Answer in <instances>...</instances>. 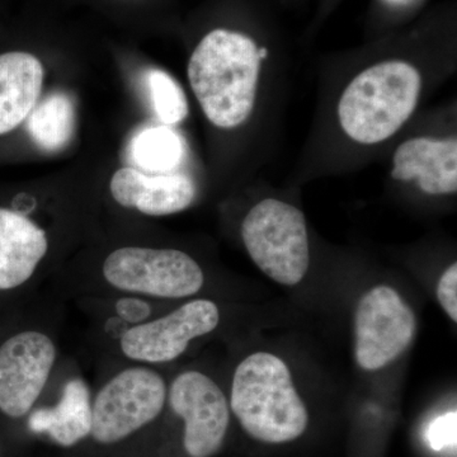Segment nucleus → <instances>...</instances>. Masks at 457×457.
<instances>
[{"mask_svg": "<svg viewBox=\"0 0 457 457\" xmlns=\"http://www.w3.org/2000/svg\"><path fill=\"white\" fill-rule=\"evenodd\" d=\"M49 251L44 228L26 213L0 207V293L31 285Z\"/></svg>", "mask_w": 457, "mask_h": 457, "instance_id": "nucleus-13", "label": "nucleus"}, {"mask_svg": "<svg viewBox=\"0 0 457 457\" xmlns=\"http://www.w3.org/2000/svg\"><path fill=\"white\" fill-rule=\"evenodd\" d=\"M110 189L120 206L147 216L185 212L197 195L196 185L188 174H146L131 167L121 168L113 174Z\"/></svg>", "mask_w": 457, "mask_h": 457, "instance_id": "nucleus-12", "label": "nucleus"}, {"mask_svg": "<svg viewBox=\"0 0 457 457\" xmlns=\"http://www.w3.org/2000/svg\"><path fill=\"white\" fill-rule=\"evenodd\" d=\"M167 404L185 422L183 447L189 457H212L221 449L230 407L213 378L197 370L180 372L168 384Z\"/></svg>", "mask_w": 457, "mask_h": 457, "instance_id": "nucleus-10", "label": "nucleus"}, {"mask_svg": "<svg viewBox=\"0 0 457 457\" xmlns=\"http://www.w3.org/2000/svg\"><path fill=\"white\" fill-rule=\"evenodd\" d=\"M457 414L456 411L436 418L427 431V441L435 451L456 446Z\"/></svg>", "mask_w": 457, "mask_h": 457, "instance_id": "nucleus-20", "label": "nucleus"}, {"mask_svg": "<svg viewBox=\"0 0 457 457\" xmlns=\"http://www.w3.org/2000/svg\"><path fill=\"white\" fill-rule=\"evenodd\" d=\"M59 389L55 404L33 409L29 428L49 436L59 446L73 447L88 438L92 429V390L82 376L74 374Z\"/></svg>", "mask_w": 457, "mask_h": 457, "instance_id": "nucleus-14", "label": "nucleus"}, {"mask_svg": "<svg viewBox=\"0 0 457 457\" xmlns=\"http://www.w3.org/2000/svg\"><path fill=\"white\" fill-rule=\"evenodd\" d=\"M59 360L57 335L50 321L9 336L0 345V413L12 420L29 416L49 389Z\"/></svg>", "mask_w": 457, "mask_h": 457, "instance_id": "nucleus-7", "label": "nucleus"}, {"mask_svg": "<svg viewBox=\"0 0 457 457\" xmlns=\"http://www.w3.org/2000/svg\"><path fill=\"white\" fill-rule=\"evenodd\" d=\"M392 179L416 183L429 196H451L457 191V140L414 137L394 152Z\"/></svg>", "mask_w": 457, "mask_h": 457, "instance_id": "nucleus-11", "label": "nucleus"}, {"mask_svg": "<svg viewBox=\"0 0 457 457\" xmlns=\"http://www.w3.org/2000/svg\"><path fill=\"white\" fill-rule=\"evenodd\" d=\"M204 272L186 252L171 248L128 245L106 255L99 270V284L87 293L143 300H180L203 290Z\"/></svg>", "mask_w": 457, "mask_h": 457, "instance_id": "nucleus-4", "label": "nucleus"}, {"mask_svg": "<svg viewBox=\"0 0 457 457\" xmlns=\"http://www.w3.org/2000/svg\"><path fill=\"white\" fill-rule=\"evenodd\" d=\"M147 87L156 117L165 126L177 125L188 116V104L182 87L159 69L147 73Z\"/></svg>", "mask_w": 457, "mask_h": 457, "instance_id": "nucleus-18", "label": "nucleus"}, {"mask_svg": "<svg viewBox=\"0 0 457 457\" xmlns=\"http://www.w3.org/2000/svg\"><path fill=\"white\" fill-rule=\"evenodd\" d=\"M354 333L360 368L378 371L407 350L416 333V318L394 288L376 286L360 300Z\"/></svg>", "mask_w": 457, "mask_h": 457, "instance_id": "nucleus-9", "label": "nucleus"}, {"mask_svg": "<svg viewBox=\"0 0 457 457\" xmlns=\"http://www.w3.org/2000/svg\"><path fill=\"white\" fill-rule=\"evenodd\" d=\"M249 257L273 281L300 284L311 264L305 216L294 204L266 198L255 204L242 222Z\"/></svg>", "mask_w": 457, "mask_h": 457, "instance_id": "nucleus-6", "label": "nucleus"}, {"mask_svg": "<svg viewBox=\"0 0 457 457\" xmlns=\"http://www.w3.org/2000/svg\"><path fill=\"white\" fill-rule=\"evenodd\" d=\"M269 56V46L248 29L215 27L204 33L189 57L187 75L212 125L230 130L251 117Z\"/></svg>", "mask_w": 457, "mask_h": 457, "instance_id": "nucleus-1", "label": "nucleus"}, {"mask_svg": "<svg viewBox=\"0 0 457 457\" xmlns=\"http://www.w3.org/2000/svg\"><path fill=\"white\" fill-rule=\"evenodd\" d=\"M168 383L153 366L125 362L92 394L89 437L113 446L155 422L167 405Z\"/></svg>", "mask_w": 457, "mask_h": 457, "instance_id": "nucleus-5", "label": "nucleus"}, {"mask_svg": "<svg viewBox=\"0 0 457 457\" xmlns=\"http://www.w3.org/2000/svg\"><path fill=\"white\" fill-rule=\"evenodd\" d=\"M135 163L149 171L173 173L186 155L185 141L170 126H156L140 131L131 145Z\"/></svg>", "mask_w": 457, "mask_h": 457, "instance_id": "nucleus-17", "label": "nucleus"}, {"mask_svg": "<svg viewBox=\"0 0 457 457\" xmlns=\"http://www.w3.org/2000/svg\"><path fill=\"white\" fill-rule=\"evenodd\" d=\"M220 319L212 300H189L163 315L123 328L117 337V353L125 362L167 365L185 354L192 341L218 329Z\"/></svg>", "mask_w": 457, "mask_h": 457, "instance_id": "nucleus-8", "label": "nucleus"}, {"mask_svg": "<svg viewBox=\"0 0 457 457\" xmlns=\"http://www.w3.org/2000/svg\"><path fill=\"white\" fill-rule=\"evenodd\" d=\"M27 119L29 137L45 152H60L73 139L75 106L65 93H53L45 98Z\"/></svg>", "mask_w": 457, "mask_h": 457, "instance_id": "nucleus-16", "label": "nucleus"}, {"mask_svg": "<svg viewBox=\"0 0 457 457\" xmlns=\"http://www.w3.org/2000/svg\"><path fill=\"white\" fill-rule=\"evenodd\" d=\"M249 436L266 444L302 437L309 413L290 370L272 353L258 352L237 366L228 404Z\"/></svg>", "mask_w": 457, "mask_h": 457, "instance_id": "nucleus-3", "label": "nucleus"}, {"mask_svg": "<svg viewBox=\"0 0 457 457\" xmlns=\"http://www.w3.org/2000/svg\"><path fill=\"white\" fill-rule=\"evenodd\" d=\"M437 297L444 311L457 321V264L453 263L445 270L437 286Z\"/></svg>", "mask_w": 457, "mask_h": 457, "instance_id": "nucleus-21", "label": "nucleus"}, {"mask_svg": "<svg viewBox=\"0 0 457 457\" xmlns=\"http://www.w3.org/2000/svg\"><path fill=\"white\" fill-rule=\"evenodd\" d=\"M427 0H372V16L381 26L405 22L418 13Z\"/></svg>", "mask_w": 457, "mask_h": 457, "instance_id": "nucleus-19", "label": "nucleus"}, {"mask_svg": "<svg viewBox=\"0 0 457 457\" xmlns=\"http://www.w3.org/2000/svg\"><path fill=\"white\" fill-rule=\"evenodd\" d=\"M44 77V66L32 54H0V135L13 131L29 116L40 98Z\"/></svg>", "mask_w": 457, "mask_h": 457, "instance_id": "nucleus-15", "label": "nucleus"}, {"mask_svg": "<svg viewBox=\"0 0 457 457\" xmlns=\"http://www.w3.org/2000/svg\"><path fill=\"white\" fill-rule=\"evenodd\" d=\"M339 0H321L320 2V13H319V18L326 17L327 14L330 13L333 8L338 4Z\"/></svg>", "mask_w": 457, "mask_h": 457, "instance_id": "nucleus-22", "label": "nucleus"}, {"mask_svg": "<svg viewBox=\"0 0 457 457\" xmlns=\"http://www.w3.org/2000/svg\"><path fill=\"white\" fill-rule=\"evenodd\" d=\"M423 92L420 66L405 57L378 60L354 75L337 107L348 139L372 146L393 137L416 112Z\"/></svg>", "mask_w": 457, "mask_h": 457, "instance_id": "nucleus-2", "label": "nucleus"}]
</instances>
